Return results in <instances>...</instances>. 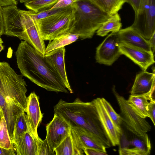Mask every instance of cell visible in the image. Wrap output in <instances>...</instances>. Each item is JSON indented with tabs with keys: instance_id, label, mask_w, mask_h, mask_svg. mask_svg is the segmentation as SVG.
Returning a JSON list of instances; mask_svg holds the SVG:
<instances>
[{
	"instance_id": "cell-1",
	"label": "cell",
	"mask_w": 155,
	"mask_h": 155,
	"mask_svg": "<svg viewBox=\"0 0 155 155\" xmlns=\"http://www.w3.org/2000/svg\"><path fill=\"white\" fill-rule=\"evenodd\" d=\"M15 54L18 67L23 76L47 91L68 92L51 61L27 41H21Z\"/></svg>"
},
{
	"instance_id": "cell-2",
	"label": "cell",
	"mask_w": 155,
	"mask_h": 155,
	"mask_svg": "<svg viewBox=\"0 0 155 155\" xmlns=\"http://www.w3.org/2000/svg\"><path fill=\"white\" fill-rule=\"evenodd\" d=\"M26 86L22 75L17 74L8 62H0V109L12 143L17 118L26 112Z\"/></svg>"
},
{
	"instance_id": "cell-3",
	"label": "cell",
	"mask_w": 155,
	"mask_h": 155,
	"mask_svg": "<svg viewBox=\"0 0 155 155\" xmlns=\"http://www.w3.org/2000/svg\"><path fill=\"white\" fill-rule=\"evenodd\" d=\"M54 111L71 127H80L106 148L111 147V142L93 101L84 102L77 98L73 102H69L60 99L54 106Z\"/></svg>"
},
{
	"instance_id": "cell-4",
	"label": "cell",
	"mask_w": 155,
	"mask_h": 155,
	"mask_svg": "<svg viewBox=\"0 0 155 155\" xmlns=\"http://www.w3.org/2000/svg\"><path fill=\"white\" fill-rule=\"evenodd\" d=\"M72 20L68 33L81 40L90 38L111 15L90 0H78L70 5Z\"/></svg>"
},
{
	"instance_id": "cell-5",
	"label": "cell",
	"mask_w": 155,
	"mask_h": 155,
	"mask_svg": "<svg viewBox=\"0 0 155 155\" xmlns=\"http://www.w3.org/2000/svg\"><path fill=\"white\" fill-rule=\"evenodd\" d=\"M72 18L70 6L61 12L36 21L44 40L51 41L59 35L68 33Z\"/></svg>"
},
{
	"instance_id": "cell-6",
	"label": "cell",
	"mask_w": 155,
	"mask_h": 155,
	"mask_svg": "<svg viewBox=\"0 0 155 155\" xmlns=\"http://www.w3.org/2000/svg\"><path fill=\"white\" fill-rule=\"evenodd\" d=\"M112 90L120 108L122 124L127 130L136 135L143 137L148 136L147 133L151 129L150 124L145 118L135 113L127 100L117 92L114 86Z\"/></svg>"
},
{
	"instance_id": "cell-7",
	"label": "cell",
	"mask_w": 155,
	"mask_h": 155,
	"mask_svg": "<svg viewBox=\"0 0 155 155\" xmlns=\"http://www.w3.org/2000/svg\"><path fill=\"white\" fill-rule=\"evenodd\" d=\"M148 40L155 33V0H141L140 8L131 26Z\"/></svg>"
},
{
	"instance_id": "cell-8",
	"label": "cell",
	"mask_w": 155,
	"mask_h": 155,
	"mask_svg": "<svg viewBox=\"0 0 155 155\" xmlns=\"http://www.w3.org/2000/svg\"><path fill=\"white\" fill-rule=\"evenodd\" d=\"M24 32L19 38L27 41L42 55L45 53L46 47L36 21L28 11L20 10Z\"/></svg>"
},
{
	"instance_id": "cell-9",
	"label": "cell",
	"mask_w": 155,
	"mask_h": 155,
	"mask_svg": "<svg viewBox=\"0 0 155 155\" xmlns=\"http://www.w3.org/2000/svg\"><path fill=\"white\" fill-rule=\"evenodd\" d=\"M117 32H112L97 48L96 62L110 65L121 55Z\"/></svg>"
},
{
	"instance_id": "cell-10",
	"label": "cell",
	"mask_w": 155,
	"mask_h": 155,
	"mask_svg": "<svg viewBox=\"0 0 155 155\" xmlns=\"http://www.w3.org/2000/svg\"><path fill=\"white\" fill-rule=\"evenodd\" d=\"M128 139L122 132L119 143L120 155H149L150 153L151 144L148 135L139 137L134 134Z\"/></svg>"
},
{
	"instance_id": "cell-11",
	"label": "cell",
	"mask_w": 155,
	"mask_h": 155,
	"mask_svg": "<svg viewBox=\"0 0 155 155\" xmlns=\"http://www.w3.org/2000/svg\"><path fill=\"white\" fill-rule=\"evenodd\" d=\"M70 126L62 117L54 114L51 121L46 127L47 140L51 151L55 149L70 134Z\"/></svg>"
},
{
	"instance_id": "cell-12",
	"label": "cell",
	"mask_w": 155,
	"mask_h": 155,
	"mask_svg": "<svg viewBox=\"0 0 155 155\" xmlns=\"http://www.w3.org/2000/svg\"><path fill=\"white\" fill-rule=\"evenodd\" d=\"M4 24V34L19 39L24 32L23 26L20 10L16 5L2 8Z\"/></svg>"
},
{
	"instance_id": "cell-13",
	"label": "cell",
	"mask_w": 155,
	"mask_h": 155,
	"mask_svg": "<svg viewBox=\"0 0 155 155\" xmlns=\"http://www.w3.org/2000/svg\"><path fill=\"white\" fill-rule=\"evenodd\" d=\"M121 54H124L138 65L143 70L147 68L155 62L153 53L142 48L124 43H119Z\"/></svg>"
},
{
	"instance_id": "cell-14",
	"label": "cell",
	"mask_w": 155,
	"mask_h": 155,
	"mask_svg": "<svg viewBox=\"0 0 155 155\" xmlns=\"http://www.w3.org/2000/svg\"><path fill=\"white\" fill-rule=\"evenodd\" d=\"M97 110L100 119L113 146L119 145L122 132L121 127L117 126L105 110L101 98L93 100Z\"/></svg>"
},
{
	"instance_id": "cell-15",
	"label": "cell",
	"mask_w": 155,
	"mask_h": 155,
	"mask_svg": "<svg viewBox=\"0 0 155 155\" xmlns=\"http://www.w3.org/2000/svg\"><path fill=\"white\" fill-rule=\"evenodd\" d=\"M26 113L32 131L37 137V129L42 119L43 114L41 112L39 97L34 92L31 93L27 97Z\"/></svg>"
},
{
	"instance_id": "cell-16",
	"label": "cell",
	"mask_w": 155,
	"mask_h": 155,
	"mask_svg": "<svg viewBox=\"0 0 155 155\" xmlns=\"http://www.w3.org/2000/svg\"><path fill=\"white\" fill-rule=\"evenodd\" d=\"M117 34L119 42L152 51L148 40L143 38L131 26L120 29Z\"/></svg>"
},
{
	"instance_id": "cell-17",
	"label": "cell",
	"mask_w": 155,
	"mask_h": 155,
	"mask_svg": "<svg viewBox=\"0 0 155 155\" xmlns=\"http://www.w3.org/2000/svg\"><path fill=\"white\" fill-rule=\"evenodd\" d=\"M36 137L30 131L21 135L13 143L16 154L38 155Z\"/></svg>"
},
{
	"instance_id": "cell-18",
	"label": "cell",
	"mask_w": 155,
	"mask_h": 155,
	"mask_svg": "<svg viewBox=\"0 0 155 155\" xmlns=\"http://www.w3.org/2000/svg\"><path fill=\"white\" fill-rule=\"evenodd\" d=\"M155 73L143 71L137 74L131 88V95H141L150 92L155 87Z\"/></svg>"
},
{
	"instance_id": "cell-19",
	"label": "cell",
	"mask_w": 155,
	"mask_h": 155,
	"mask_svg": "<svg viewBox=\"0 0 155 155\" xmlns=\"http://www.w3.org/2000/svg\"><path fill=\"white\" fill-rule=\"evenodd\" d=\"M65 48L63 47L54 50L44 55L46 56L51 61L66 88L71 93H72L73 91L69 84L65 67Z\"/></svg>"
},
{
	"instance_id": "cell-20",
	"label": "cell",
	"mask_w": 155,
	"mask_h": 155,
	"mask_svg": "<svg viewBox=\"0 0 155 155\" xmlns=\"http://www.w3.org/2000/svg\"><path fill=\"white\" fill-rule=\"evenodd\" d=\"M154 92L152 90L150 92L141 95L130 96L127 100L128 104L135 113L142 118L149 117L148 112V100L155 99Z\"/></svg>"
},
{
	"instance_id": "cell-21",
	"label": "cell",
	"mask_w": 155,
	"mask_h": 155,
	"mask_svg": "<svg viewBox=\"0 0 155 155\" xmlns=\"http://www.w3.org/2000/svg\"><path fill=\"white\" fill-rule=\"evenodd\" d=\"M78 136L83 147L94 149L107 153L106 147L82 128L78 127H71Z\"/></svg>"
},
{
	"instance_id": "cell-22",
	"label": "cell",
	"mask_w": 155,
	"mask_h": 155,
	"mask_svg": "<svg viewBox=\"0 0 155 155\" xmlns=\"http://www.w3.org/2000/svg\"><path fill=\"white\" fill-rule=\"evenodd\" d=\"M79 38L78 35L66 33L59 35L52 41H50L46 48L45 55L52 51L70 44Z\"/></svg>"
},
{
	"instance_id": "cell-23",
	"label": "cell",
	"mask_w": 155,
	"mask_h": 155,
	"mask_svg": "<svg viewBox=\"0 0 155 155\" xmlns=\"http://www.w3.org/2000/svg\"><path fill=\"white\" fill-rule=\"evenodd\" d=\"M122 26L121 18L118 13L112 15L96 31L97 35L103 37L110 32H117L121 29Z\"/></svg>"
},
{
	"instance_id": "cell-24",
	"label": "cell",
	"mask_w": 155,
	"mask_h": 155,
	"mask_svg": "<svg viewBox=\"0 0 155 155\" xmlns=\"http://www.w3.org/2000/svg\"><path fill=\"white\" fill-rule=\"evenodd\" d=\"M110 15L118 13L125 0H90Z\"/></svg>"
},
{
	"instance_id": "cell-25",
	"label": "cell",
	"mask_w": 155,
	"mask_h": 155,
	"mask_svg": "<svg viewBox=\"0 0 155 155\" xmlns=\"http://www.w3.org/2000/svg\"><path fill=\"white\" fill-rule=\"evenodd\" d=\"M28 131L33 133L27 115L25 112H24L19 115L17 119L13 132L12 142V144H13L14 141L21 135L25 132Z\"/></svg>"
},
{
	"instance_id": "cell-26",
	"label": "cell",
	"mask_w": 155,
	"mask_h": 155,
	"mask_svg": "<svg viewBox=\"0 0 155 155\" xmlns=\"http://www.w3.org/2000/svg\"><path fill=\"white\" fill-rule=\"evenodd\" d=\"M59 0H33L24 3L30 10L38 13L51 9Z\"/></svg>"
},
{
	"instance_id": "cell-27",
	"label": "cell",
	"mask_w": 155,
	"mask_h": 155,
	"mask_svg": "<svg viewBox=\"0 0 155 155\" xmlns=\"http://www.w3.org/2000/svg\"><path fill=\"white\" fill-rule=\"evenodd\" d=\"M54 151L56 155H74L73 146L70 132L55 149Z\"/></svg>"
},
{
	"instance_id": "cell-28",
	"label": "cell",
	"mask_w": 155,
	"mask_h": 155,
	"mask_svg": "<svg viewBox=\"0 0 155 155\" xmlns=\"http://www.w3.org/2000/svg\"><path fill=\"white\" fill-rule=\"evenodd\" d=\"M0 146L7 149L14 148L8 135L6 123L4 116L0 122Z\"/></svg>"
},
{
	"instance_id": "cell-29",
	"label": "cell",
	"mask_w": 155,
	"mask_h": 155,
	"mask_svg": "<svg viewBox=\"0 0 155 155\" xmlns=\"http://www.w3.org/2000/svg\"><path fill=\"white\" fill-rule=\"evenodd\" d=\"M70 6L68 7L58 8H53L38 13H35L31 11H28V13L35 21L43 19L51 16L61 12L68 8Z\"/></svg>"
},
{
	"instance_id": "cell-30",
	"label": "cell",
	"mask_w": 155,
	"mask_h": 155,
	"mask_svg": "<svg viewBox=\"0 0 155 155\" xmlns=\"http://www.w3.org/2000/svg\"><path fill=\"white\" fill-rule=\"evenodd\" d=\"M102 103L109 116L115 124L118 127L121 128L122 120L120 116L117 113L110 104L104 98H101Z\"/></svg>"
},
{
	"instance_id": "cell-31",
	"label": "cell",
	"mask_w": 155,
	"mask_h": 155,
	"mask_svg": "<svg viewBox=\"0 0 155 155\" xmlns=\"http://www.w3.org/2000/svg\"><path fill=\"white\" fill-rule=\"evenodd\" d=\"M70 134L73 146L74 155H84V152L83 147L77 134L71 127Z\"/></svg>"
},
{
	"instance_id": "cell-32",
	"label": "cell",
	"mask_w": 155,
	"mask_h": 155,
	"mask_svg": "<svg viewBox=\"0 0 155 155\" xmlns=\"http://www.w3.org/2000/svg\"><path fill=\"white\" fill-rule=\"evenodd\" d=\"M38 155L54 154L50 150L47 141L45 139L42 140L38 136L36 137Z\"/></svg>"
},
{
	"instance_id": "cell-33",
	"label": "cell",
	"mask_w": 155,
	"mask_h": 155,
	"mask_svg": "<svg viewBox=\"0 0 155 155\" xmlns=\"http://www.w3.org/2000/svg\"><path fill=\"white\" fill-rule=\"evenodd\" d=\"M148 105V112L149 117L155 126V100L151 99Z\"/></svg>"
},
{
	"instance_id": "cell-34",
	"label": "cell",
	"mask_w": 155,
	"mask_h": 155,
	"mask_svg": "<svg viewBox=\"0 0 155 155\" xmlns=\"http://www.w3.org/2000/svg\"><path fill=\"white\" fill-rule=\"evenodd\" d=\"M78 0H59L51 9L64 8L70 6Z\"/></svg>"
},
{
	"instance_id": "cell-35",
	"label": "cell",
	"mask_w": 155,
	"mask_h": 155,
	"mask_svg": "<svg viewBox=\"0 0 155 155\" xmlns=\"http://www.w3.org/2000/svg\"><path fill=\"white\" fill-rule=\"evenodd\" d=\"M84 153L87 155H107V153H105L98 150L88 147L83 148Z\"/></svg>"
},
{
	"instance_id": "cell-36",
	"label": "cell",
	"mask_w": 155,
	"mask_h": 155,
	"mask_svg": "<svg viewBox=\"0 0 155 155\" xmlns=\"http://www.w3.org/2000/svg\"><path fill=\"white\" fill-rule=\"evenodd\" d=\"M141 0H125L126 3H129L132 7L135 13V15L139 11Z\"/></svg>"
},
{
	"instance_id": "cell-37",
	"label": "cell",
	"mask_w": 155,
	"mask_h": 155,
	"mask_svg": "<svg viewBox=\"0 0 155 155\" xmlns=\"http://www.w3.org/2000/svg\"><path fill=\"white\" fill-rule=\"evenodd\" d=\"M14 148L10 149H5L0 146V155H15Z\"/></svg>"
},
{
	"instance_id": "cell-38",
	"label": "cell",
	"mask_w": 155,
	"mask_h": 155,
	"mask_svg": "<svg viewBox=\"0 0 155 155\" xmlns=\"http://www.w3.org/2000/svg\"><path fill=\"white\" fill-rule=\"evenodd\" d=\"M4 34V24L2 8L0 5V37Z\"/></svg>"
},
{
	"instance_id": "cell-39",
	"label": "cell",
	"mask_w": 155,
	"mask_h": 155,
	"mask_svg": "<svg viewBox=\"0 0 155 155\" xmlns=\"http://www.w3.org/2000/svg\"><path fill=\"white\" fill-rule=\"evenodd\" d=\"M17 0H0V5L4 7L11 5H16Z\"/></svg>"
},
{
	"instance_id": "cell-40",
	"label": "cell",
	"mask_w": 155,
	"mask_h": 155,
	"mask_svg": "<svg viewBox=\"0 0 155 155\" xmlns=\"http://www.w3.org/2000/svg\"><path fill=\"white\" fill-rule=\"evenodd\" d=\"M155 33L153 34L151 38L148 40L152 51L153 53H154L155 50Z\"/></svg>"
},
{
	"instance_id": "cell-41",
	"label": "cell",
	"mask_w": 155,
	"mask_h": 155,
	"mask_svg": "<svg viewBox=\"0 0 155 155\" xmlns=\"http://www.w3.org/2000/svg\"><path fill=\"white\" fill-rule=\"evenodd\" d=\"M33 0H19L21 3H25L26 2L31 1Z\"/></svg>"
},
{
	"instance_id": "cell-42",
	"label": "cell",
	"mask_w": 155,
	"mask_h": 155,
	"mask_svg": "<svg viewBox=\"0 0 155 155\" xmlns=\"http://www.w3.org/2000/svg\"><path fill=\"white\" fill-rule=\"evenodd\" d=\"M3 116V113H2V111L0 109V122L2 119V117Z\"/></svg>"
},
{
	"instance_id": "cell-43",
	"label": "cell",
	"mask_w": 155,
	"mask_h": 155,
	"mask_svg": "<svg viewBox=\"0 0 155 155\" xmlns=\"http://www.w3.org/2000/svg\"><path fill=\"white\" fill-rule=\"evenodd\" d=\"M4 48V46L2 45V44L0 45V52L2 51Z\"/></svg>"
},
{
	"instance_id": "cell-44",
	"label": "cell",
	"mask_w": 155,
	"mask_h": 155,
	"mask_svg": "<svg viewBox=\"0 0 155 155\" xmlns=\"http://www.w3.org/2000/svg\"><path fill=\"white\" fill-rule=\"evenodd\" d=\"M3 42L1 38H0V45L3 43Z\"/></svg>"
}]
</instances>
